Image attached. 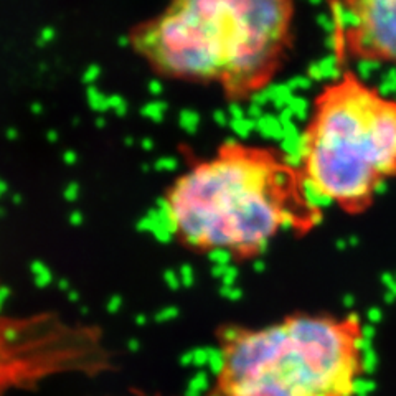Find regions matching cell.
Returning <instances> with one entry per match:
<instances>
[{
  "label": "cell",
  "instance_id": "6da1fadb",
  "mask_svg": "<svg viewBox=\"0 0 396 396\" xmlns=\"http://www.w3.org/2000/svg\"><path fill=\"white\" fill-rule=\"evenodd\" d=\"M162 211L182 248L238 262L281 238L309 235L324 216L297 162L272 144L241 139L190 163L168 185Z\"/></svg>",
  "mask_w": 396,
  "mask_h": 396
},
{
  "label": "cell",
  "instance_id": "7a4b0ae2",
  "mask_svg": "<svg viewBox=\"0 0 396 396\" xmlns=\"http://www.w3.org/2000/svg\"><path fill=\"white\" fill-rule=\"evenodd\" d=\"M296 0H168L129 43L158 76L245 104L276 81L296 43Z\"/></svg>",
  "mask_w": 396,
  "mask_h": 396
},
{
  "label": "cell",
  "instance_id": "3957f363",
  "mask_svg": "<svg viewBox=\"0 0 396 396\" xmlns=\"http://www.w3.org/2000/svg\"><path fill=\"white\" fill-rule=\"evenodd\" d=\"M370 344L356 314L302 310L221 330L205 396H356Z\"/></svg>",
  "mask_w": 396,
  "mask_h": 396
},
{
  "label": "cell",
  "instance_id": "277c9868",
  "mask_svg": "<svg viewBox=\"0 0 396 396\" xmlns=\"http://www.w3.org/2000/svg\"><path fill=\"white\" fill-rule=\"evenodd\" d=\"M296 162L322 206L368 211L396 178V98L342 69L312 98Z\"/></svg>",
  "mask_w": 396,
  "mask_h": 396
},
{
  "label": "cell",
  "instance_id": "5b68a950",
  "mask_svg": "<svg viewBox=\"0 0 396 396\" xmlns=\"http://www.w3.org/2000/svg\"><path fill=\"white\" fill-rule=\"evenodd\" d=\"M111 354L101 330L53 312L0 314V396H18L59 376L98 375Z\"/></svg>",
  "mask_w": 396,
  "mask_h": 396
},
{
  "label": "cell",
  "instance_id": "8992f818",
  "mask_svg": "<svg viewBox=\"0 0 396 396\" xmlns=\"http://www.w3.org/2000/svg\"><path fill=\"white\" fill-rule=\"evenodd\" d=\"M325 4L337 63L396 68V0H325Z\"/></svg>",
  "mask_w": 396,
  "mask_h": 396
},
{
  "label": "cell",
  "instance_id": "52a82bcc",
  "mask_svg": "<svg viewBox=\"0 0 396 396\" xmlns=\"http://www.w3.org/2000/svg\"><path fill=\"white\" fill-rule=\"evenodd\" d=\"M114 396H165V395H161V393H148V391H129V393H124V395H114Z\"/></svg>",
  "mask_w": 396,
  "mask_h": 396
}]
</instances>
